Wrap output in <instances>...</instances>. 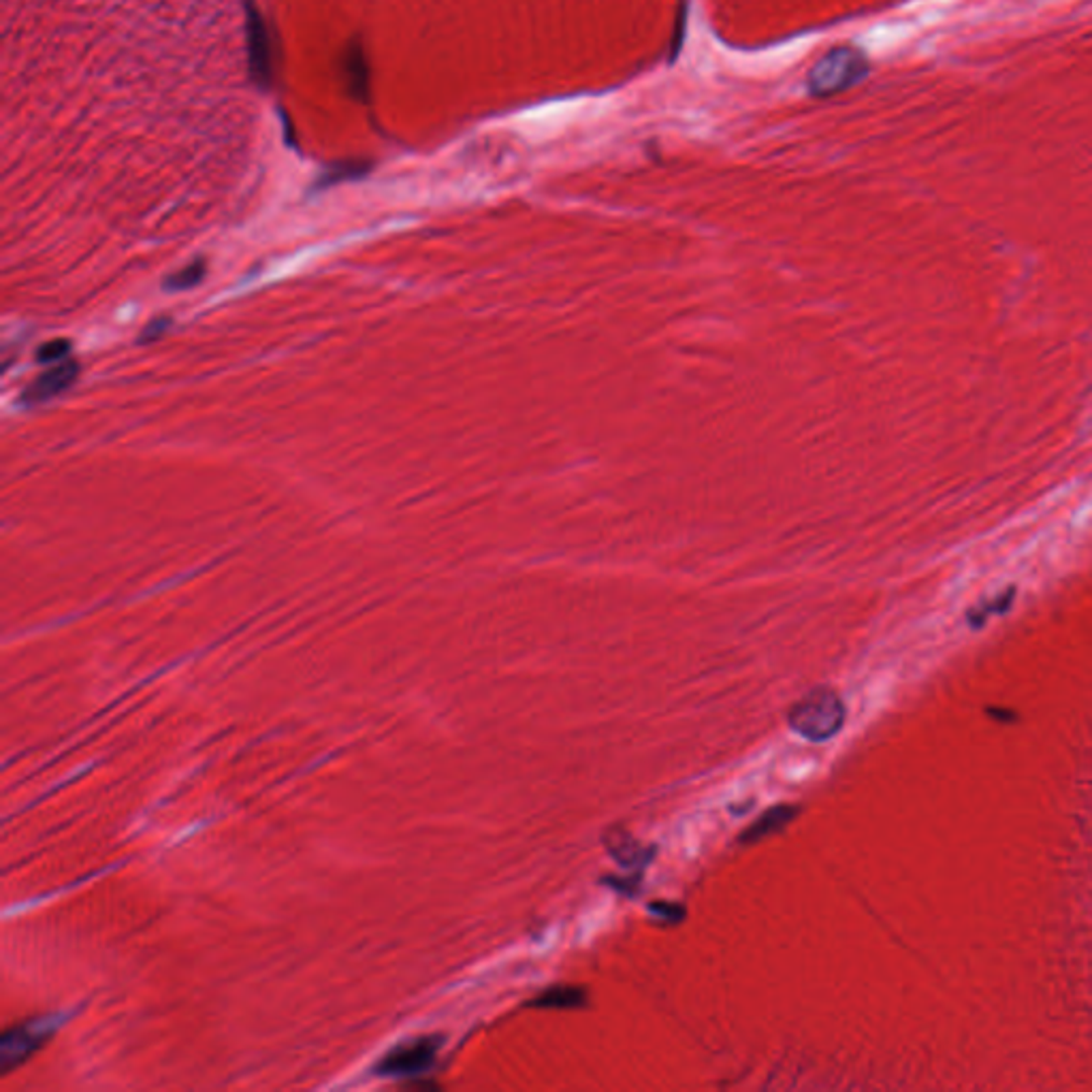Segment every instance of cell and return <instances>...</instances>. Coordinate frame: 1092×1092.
<instances>
[{
	"instance_id": "cell-6",
	"label": "cell",
	"mask_w": 1092,
	"mask_h": 1092,
	"mask_svg": "<svg viewBox=\"0 0 1092 1092\" xmlns=\"http://www.w3.org/2000/svg\"><path fill=\"white\" fill-rule=\"evenodd\" d=\"M39 1029H41L39 1025H29V1027H16V1029H11V1031L5 1033L3 1052H0L5 1071H9L11 1067H16V1064L29 1056L33 1049H37L41 1040L46 1037Z\"/></svg>"
},
{
	"instance_id": "cell-5",
	"label": "cell",
	"mask_w": 1092,
	"mask_h": 1092,
	"mask_svg": "<svg viewBox=\"0 0 1092 1092\" xmlns=\"http://www.w3.org/2000/svg\"><path fill=\"white\" fill-rule=\"evenodd\" d=\"M79 374V365L73 358H64V361L53 363L48 371H44L39 378H35L26 391L22 393V404H44L48 399L60 395L68 386L75 382Z\"/></svg>"
},
{
	"instance_id": "cell-8",
	"label": "cell",
	"mask_w": 1092,
	"mask_h": 1092,
	"mask_svg": "<svg viewBox=\"0 0 1092 1092\" xmlns=\"http://www.w3.org/2000/svg\"><path fill=\"white\" fill-rule=\"evenodd\" d=\"M344 66H346V79H348V86L354 92L356 99H367L369 71H367L363 50L361 48L348 50V53H346L344 58Z\"/></svg>"
},
{
	"instance_id": "cell-7",
	"label": "cell",
	"mask_w": 1092,
	"mask_h": 1092,
	"mask_svg": "<svg viewBox=\"0 0 1092 1092\" xmlns=\"http://www.w3.org/2000/svg\"><path fill=\"white\" fill-rule=\"evenodd\" d=\"M796 813H798V809L792 807V805L772 807L762 815V818H759L755 824H751L747 831L741 835V841L743 843H753V841L775 835V833L781 831V828H785L787 824L794 820Z\"/></svg>"
},
{
	"instance_id": "cell-12",
	"label": "cell",
	"mask_w": 1092,
	"mask_h": 1092,
	"mask_svg": "<svg viewBox=\"0 0 1092 1092\" xmlns=\"http://www.w3.org/2000/svg\"><path fill=\"white\" fill-rule=\"evenodd\" d=\"M68 348H71V344H68L66 340H51L48 344H44L37 352V358L39 363H58V361H64L66 354H68Z\"/></svg>"
},
{
	"instance_id": "cell-2",
	"label": "cell",
	"mask_w": 1092,
	"mask_h": 1092,
	"mask_svg": "<svg viewBox=\"0 0 1092 1092\" xmlns=\"http://www.w3.org/2000/svg\"><path fill=\"white\" fill-rule=\"evenodd\" d=\"M868 71L866 60L855 50H835L815 64L809 84L815 94H835L853 86Z\"/></svg>"
},
{
	"instance_id": "cell-1",
	"label": "cell",
	"mask_w": 1092,
	"mask_h": 1092,
	"mask_svg": "<svg viewBox=\"0 0 1092 1092\" xmlns=\"http://www.w3.org/2000/svg\"><path fill=\"white\" fill-rule=\"evenodd\" d=\"M845 724V707L833 689H813L798 700L790 711V726L800 737L813 743L833 739Z\"/></svg>"
},
{
	"instance_id": "cell-4",
	"label": "cell",
	"mask_w": 1092,
	"mask_h": 1092,
	"mask_svg": "<svg viewBox=\"0 0 1092 1092\" xmlns=\"http://www.w3.org/2000/svg\"><path fill=\"white\" fill-rule=\"evenodd\" d=\"M436 1054H438V1043L434 1040H419L406 1045H399L382 1060L378 1073L386 1077L419 1075L432 1067Z\"/></svg>"
},
{
	"instance_id": "cell-11",
	"label": "cell",
	"mask_w": 1092,
	"mask_h": 1092,
	"mask_svg": "<svg viewBox=\"0 0 1092 1092\" xmlns=\"http://www.w3.org/2000/svg\"><path fill=\"white\" fill-rule=\"evenodd\" d=\"M203 275H205L203 260H195V262H190L188 267L179 269L177 273L169 275L167 284H164V286L171 288V290H186V288L197 286L203 280Z\"/></svg>"
},
{
	"instance_id": "cell-10",
	"label": "cell",
	"mask_w": 1092,
	"mask_h": 1092,
	"mask_svg": "<svg viewBox=\"0 0 1092 1092\" xmlns=\"http://www.w3.org/2000/svg\"><path fill=\"white\" fill-rule=\"evenodd\" d=\"M608 849H611L613 858H617L619 864H626V866H632L641 860V847L636 845V843L630 839V835H619V837H608Z\"/></svg>"
},
{
	"instance_id": "cell-9",
	"label": "cell",
	"mask_w": 1092,
	"mask_h": 1092,
	"mask_svg": "<svg viewBox=\"0 0 1092 1092\" xmlns=\"http://www.w3.org/2000/svg\"><path fill=\"white\" fill-rule=\"evenodd\" d=\"M585 992L578 988H550L536 1001V1005H541L543 1009H572L585 1005Z\"/></svg>"
},
{
	"instance_id": "cell-3",
	"label": "cell",
	"mask_w": 1092,
	"mask_h": 1092,
	"mask_svg": "<svg viewBox=\"0 0 1092 1092\" xmlns=\"http://www.w3.org/2000/svg\"><path fill=\"white\" fill-rule=\"evenodd\" d=\"M248 33V60H250V73L260 88H267L273 79V46L267 22L262 18L258 7L248 3L246 18Z\"/></svg>"
}]
</instances>
